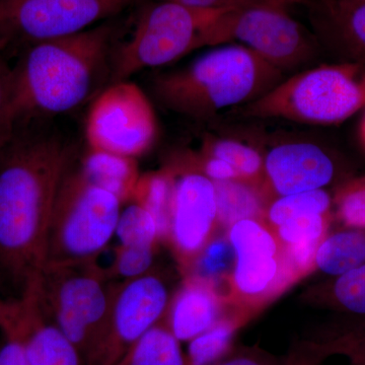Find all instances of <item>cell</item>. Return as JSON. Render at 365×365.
Returning <instances> with one entry per match:
<instances>
[{
    "label": "cell",
    "instance_id": "cell-1",
    "mask_svg": "<svg viewBox=\"0 0 365 365\" xmlns=\"http://www.w3.org/2000/svg\"><path fill=\"white\" fill-rule=\"evenodd\" d=\"M41 119L16 123L0 153V299H21L45 266L61 182L78 146Z\"/></svg>",
    "mask_w": 365,
    "mask_h": 365
},
{
    "label": "cell",
    "instance_id": "cell-2",
    "mask_svg": "<svg viewBox=\"0 0 365 365\" xmlns=\"http://www.w3.org/2000/svg\"><path fill=\"white\" fill-rule=\"evenodd\" d=\"M117 35L106 23L24 48L13 66L16 123L66 114L111 85Z\"/></svg>",
    "mask_w": 365,
    "mask_h": 365
},
{
    "label": "cell",
    "instance_id": "cell-3",
    "mask_svg": "<svg viewBox=\"0 0 365 365\" xmlns=\"http://www.w3.org/2000/svg\"><path fill=\"white\" fill-rule=\"evenodd\" d=\"M284 78L248 48L222 45L188 66L155 76L151 90L165 109L204 121L253 103Z\"/></svg>",
    "mask_w": 365,
    "mask_h": 365
},
{
    "label": "cell",
    "instance_id": "cell-4",
    "mask_svg": "<svg viewBox=\"0 0 365 365\" xmlns=\"http://www.w3.org/2000/svg\"><path fill=\"white\" fill-rule=\"evenodd\" d=\"M365 108V67L351 62L312 66L285 78L253 103L230 113L307 125L342 123Z\"/></svg>",
    "mask_w": 365,
    "mask_h": 365
},
{
    "label": "cell",
    "instance_id": "cell-5",
    "mask_svg": "<svg viewBox=\"0 0 365 365\" xmlns=\"http://www.w3.org/2000/svg\"><path fill=\"white\" fill-rule=\"evenodd\" d=\"M79 158L57 193L45 265L93 260L116 232L123 200L91 182L79 167Z\"/></svg>",
    "mask_w": 365,
    "mask_h": 365
},
{
    "label": "cell",
    "instance_id": "cell-6",
    "mask_svg": "<svg viewBox=\"0 0 365 365\" xmlns=\"http://www.w3.org/2000/svg\"><path fill=\"white\" fill-rule=\"evenodd\" d=\"M225 9H195L160 1L146 7L130 39L117 48L111 83L137 72L173 63L200 48L210 47V34Z\"/></svg>",
    "mask_w": 365,
    "mask_h": 365
},
{
    "label": "cell",
    "instance_id": "cell-7",
    "mask_svg": "<svg viewBox=\"0 0 365 365\" xmlns=\"http://www.w3.org/2000/svg\"><path fill=\"white\" fill-rule=\"evenodd\" d=\"M113 288L93 260L47 264L41 272L39 292L46 311L86 362L104 329Z\"/></svg>",
    "mask_w": 365,
    "mask_h": 365
},
{
    "label": "cell",
    "instance_id": "cell-8",
    "mask_svg": "<svg viewBox=\"0 0 365 365\" xmlns=\"http://www.w3.org/2000/svg\"><path fill=\"white\" fill-rule=\"evenodd\" d=\"M235 42L278 71L299 72L323 52L312 31L294 20L287 7L253 6L225 9L212 26L210 47Z\"/></svg>",
    "mask_w": 365,
    "mask_h": 365
},
{
    "label": "cell",
    "instance_id": "cell-9",
    "mask_svg": "<svg viewBox=\"0 0 365 365\" xmlns=\"http://www.w3.org/2000/svg\"><path fill=\"white\" fill-rule=\"evenodd\" d=\"M235 261L228 276V304L250 319L299 280L277 235L263 220H242L227 230Z\"/></svg>",
    "mask_w": 365,
    "mask_h": 365
},
{
    "label": "cell",
    "instance_id": "cell-10",
    "mask_svg": "<svg viewBox=\"0 0 365 365\" xmlns=\"http://www.w3.org/2000/svg\"><path fill=\"white\" fill-rule=\"evenodd\" d=\"M136 0H0V40L28 46L83 32Z\"/></svg>",
    "mask_w": 365,
    "mask_h": 365
},
{
    "label": "cell",
    "instance_id": "cell-11",
    "mask_svg": "<svg viewBox=\"0 0 365 365\" xmlns=\"http://www.w3.org/2000/svg\"><path fill=\"white\" fill-rule=\"evenodd\" d=\"M157 136L155 110L136 83H113L93 100L86 123L88 150L135 160L150 150Z\"/></svg>",
    "mask_w": 365,
    "mask_h": 365
},
{
    "label": "cell",
    "instance_id": "cell-12",
    "mask_svg": "<svg viewBox=\"0 0 365 365\" xmlns=\"http://www.w3.org/2000/svg\"><path fill=\"white\" fill-rule=\"evenodd\" d=\"M165 280L153 271L114 285L109 314L86 365H121L137 341L167 313Z\"/></svg>",
    "mask_w": 365,
    "mask_h": 365
},
{
    "label": "cell",
    "instance_id": "cell-13",
    "mask_svg": "<svg viewBox=\"0 0 365 365\" xmlns=\"http://www.w3.org/2000/svg\"><path fill=\"white\" fill-rule=\"evenodd\" d=\"M172 170L174 191L168 240L187 271L220 227L215 187L194 158L180 172Z\"/></svg>",
    "mask_w": 365,
    "mask_h": 365
},
{
    "label": "cell",
    "instance_id": "cell-14",
    "mask_svg": "<svg viewBox=\"0 0 365 365\" xmlns=\"http://www.w3.org/2000/svg\"><path fill=\"white\" fill-rule=\"evenodd\" d=\"M264 155L260 187L268 203L277 197L337 186L351 177L332 151L309 141H284Z\"/></svg>",
    "mask_w": 365,
    "mask_h": 365
},
{
    "label": "cell",
    "instance_id": "cell-15",
    "mask_svg": "<svg viewBox=\"0 0 365 365\" xmlns=\"http://www.w3.org/2000/svg\"><path fill=\"white\" fill-rule=\"evenodd\" d=\"M0 328L9 329L20 339L31 365H86L78 348L46 311L39 278L21 299L2 302Z\"/></svg>",
    "mask_w": 365,
    "mask_h": 365
},
{
    "label": "cell",
    "instance_id": "cell-16",
    "mask_svg": "<svg viewBox=\"0 0 365 365\" xmlns=\"http://www.w3.org/2000/svg\"><path fill=\"white\" fill-rule=\"evenodd\" d=\"M304 6L323 52L365 67V0H307Z\"/></svg>",
    "mask_w": 365,
    "mask_h": 365
},
{
    "label": "cell",
    "instance_id": "cell-17",
    "mask_svg": "<svg viewBox=\"0 0 365 365\" xmlns=\"http://www.w3.org/2000/svg\"><path fill=\"white\" fill-rule=\"evenodd\" d=\"M232 312L215 283L189 276L170 299L163 319L178 339L189 342Z\"/></svg>",
    "mask_w": 365,
    "mask_h": 365
},
{
    "label": "cell",
    "instance_id": "cell-18",
    "mask_svg": "<svg viewBox=\"0 0 365 365\" xmlns=\"http://www.w3.org/2000/svg\"><path fill=\"white\" fill-rule=\"evenodd\" d=\"M365 264V230L341 227L325 235L314 255V271L337 277Z\"/></svg>",
    "mask_w": 365,
    "mask_h": 365
},
{
    "label": "cell",
    "instance_id": "cell-19",
    "mask_svg": "<svg viewBox=\"0 0 365 365\" xmlns=\"http://www.w3.org/2000/svg\"><path fill=\"white\" fill-rule=\"evenodd\" d=\"M309 299L354 319H365V264L312 288Z\"/></svg>",
    "mask_w": 365,
    "mask_h": 365
},
{
    "label": "cell",
    "instance_id": "cell-20",
    "mask_svg": "<svg viewBox=\"0 0 365 365\" xmlns=\"http://www.w3.org/2000/svg\"><path fill=\"white\" fill-rule=\"evenodd\" d=\"M79 167L93 184L116 194L122 200L133 197L139 181L135 160L88 150Z\"/></svg>",
    "mask_w": 365,
    "mask_h": 365
},
{
    "label": "cell",
    "instance_id": "cell-21",
    "mask_svg": "<svg viewBox=\"0 0 365 365\" xmlns=\"http://www.w3.org/2000/svg\"><path fill=\"white\" fill-rule=\"evenodd\" d=\"M218 225L227 230L242 220H263L268 201L259 185L232 180L215 182Z\"/></svg>",
    "mask_w": 365,
    "mask_h": 365
},
{
    "label": "cell",
    "instance_id": "cell-22",
    "mask_svg": "<svg viewBox=\"0 0 365 365\" xmlns=\"http://www.w3.org/2000/svg\"><path fill=\"white\" fill-rule=\"evenodd\" d=\"M121 365H186V354L163 319L137 341Z\"/></svg>",
    "mask_w": 365,
    "mask_h": 365
},
{
    "label": "cell",
    "instance_id": "cell-23",
    "mask_svg": "<svg viewBox=\"0 0 365 365\" xmlns=\"http://www.w3.org/2000/svg\"><path fill=\"white\" fill-rule=\"evenodd\" d=\"M247 319L242 314L232 312L207 331L189 341L186 365H213L222 359L230 352L235 333Z\"/></svg>",
    "mask_w": 365,
    "mask_h": 365
},
{
    "label": "cell",
    "instance_id": "cell-24",
    "mask_svg": "<svg viewBox=\"0 0 365 365\" xmlns=\"http://www.w3.org/2000/svg\"><path fill=\"white\" fill-rule=\"evenodd\" d=\"M173 191L174 174L169 169L139 178L133 194L134 200L143 204L155 217L160 241L168 240L169 235Z\"/></svg>",
    "mask_w": 365,
    "mask_h": 365
},
{
    "label": "cell",
    "instance_id": "cell-25",
    "mask_svg": "<svg viewBox=\"0 0 365 365\" xmlns=\"http://www.w3.org/2000/svg\"><path fill=\"white\" fill-rule=\"evenodd\" d=\"M333 213V196L326 189L277 197L267 204L263 220L275 228L292 218Z\"/></svg>",
    "mask_w": 365,
    "mask_h": 365
},
{
    "label": "cell",
    "instance_id": "cell-26",
    "mask_svg": "<svg viewBox=\"0 0 365 365\" xmlns=\"http://www.w3.org/2000/svg\"><path fill=\"white\" fill-rule=\"evenodd\" d=\"M203 153L230 163L242 181L260 185L264 155L254 146L232 138L209 139L204 144Z\"/></svg>",
    "mask_w": 365,
    "mask_h": 365
},
{
    "label": "cell",
    "instance_id": "cell-27",
    "mask_svg": "<svg viewBox=\"0 0 365 365\" xmlns=\"http://www.w3.org/2000/svg\"><path fill=\"white\" fill-rule=\"evenodd\" d=\"M115 235L120 246L155 247L160 241L155 217L136 200L122 209Z\"/></svg>",
    "mask_w": 365,
    "mask_h": 365
},
{
    "label": "cell",
    "instance_id": "cell-28",
    "mask_svg": "<svg viewBox=\"0 0 365 365\" xmlns=\"http://www.w3.org/2000/svg\"><path fill=\"white\" fill-rule=\"evenodd\" d=\"M235 254L227 235H215L204 247L187 272L189 276L211 281L220 287V282L227 281L234 266Z\"/></svg>",
    "mask_w": 365,
    "mask_h": 365
},
{
    "label": "cell",
    "instance_id": "cell-29",
    "mask_svg": "<svg viewBox=\"0 0 365 365\" xmlns=\"http://www.w3.org/2000/svg\"><path fill=\"white\" fill-rule=\"evenodd\" d=\"M332 196L334 220L341 227L365 230V175L347 178Z\"/></svg>",
    "mask_w": 365,
    "mask_h": 365
},
{
    "label": "cell",
    "instance_id": "cell-30",
    "mask_svg": "<svg viewBox=\"0 0 365 365\" xmlns=\"http://www.w3.org/2000/svg\"><path fill=\"white\" fill-rule=\"evenodd\" d=\"M333 220V213L302 215L287 220L273 230L282 247L319 245L331 230Z\"/></svg>",
    "mask_w": 365,
    "mask_h": 365
},
{
    "label": "cell",
    "instance_id": "cell-31",
    "mask_svg": "<svg viewBox=\"0 0 365 365\" xmlns=\"http://www.w3.org/2000/svg\"><path fill=\"white\" fill-rule=\"evenodd\" d=\"M319 342L327 356L341 355L351 365H365V319H353L351 323Z\"/></svg>",
    "mask_w": 365,
    "mask_h": 365
},
{
    "label": "cell",
    "instance_id": "cell-32",
    "mask_svg": "<svg viewBox=\"0 0 365 365\" xmlns=\"http://www.w3.org/2000/svg\"><path fill=\"white\" fill-rule=\"evenodd\" d=\"M155 247L120 246L112 266L113 274L125 280L150 272L155 261Z\"/></svg>",
    "mask_w": 365,
    "mask_h": 365
},
{
    "label": "cell",
    "instance_id": "cell-33",
    "mask_svg": "<svg viewBox=\"0 0 365 365\" xmlns=\"http://www.w3.org/2000/svg\"><path fill=\"white\" fill-rule=\"evenodd\" d=\"M16 126L13 98V66L0 53V153L13 137Z\"/></svg>",
    "mask_w": 365,
    "mask_h": 365
},
{
    "label": "cell",
    "instance_id": "cell-34",
    "mask_svg": "<svg viewBox=\"0 0 365 365\" xmlns=\"http://www.w3.org/2000/svg\"><path fill=\"white\" fill-rule=\"evenodd\" d=\"M327 359L319 341H302L292 346L280 365H322Z\"/></svg>",
    "mask_w": 365,
    "mask_h": 365
},
{
    "label": "cell",
    "instance_id": "cell-35",
    "mask_svg": "<svg viewBox=\"0 0 365 365\" xmlns=\"http://www.w3.org/2000/svg\"><path fill=\"white\" fill-rule=\"evenodd\" d=\"M182 6L203 9H234L253 6H278L287 7L278 0H160Z\"/></svg>",
    "mask_w": 365,
    "mask_h": 365
},
{
    "label": "cell",
    "instance_id": "cell-36",
    "mask_svg": "<svg viewBox=\"0 0 365 365\" xmlns=\"http://www.w3.org/2000/svg\"><path fill=\"white\" fill-rule=\"evenodd\" d=\"M277 359L264 350L257 347L242 348L230 351L222 359L213 365H280Z\"/></svg>",
    "mask_w": 365,
    "mask_h": 365
},
{
    "label": "cell",
    "instance_id": "cell-37",
    "mask_svg": "<svg viewBox=\"0 0 365 365\" xmlns=\"http://www.w3.org/2000/svg\"><path fill=\"white\" fill-rule=\"evenodd\" d=\"M0 365H31L20 339L6 328H0Z\"/></svg>",
    "mask_w": 365,
    "mask_h": 365
},
{
    "label": "cell",
    "instance_id": "cell-38",
    "mask_svg": "<svg viewBox=\"0 0 365 365\" xmlns=\"http://www.w3.org/2000/svg\"><path fill=\"white\" fill-rule=\"evenodd\" d=\"M194 162L199 170L213 182L241 180L237 170L220 158L202 153L200 157L194 158Z\"/></svg>",
    "mask_w": 365,
    "mask_h": 365
},
{
    "label": "cell",
    "instance_id": "cell-39",
    "mask_svg": "<svg viewBox=\"0 0 365 365\" xmlns=\"http://www.w3.org/2000/svg\"><path fill=\"white\" fill-rule=\"evenodd\" d=\"M278 1L284 4V6H287V7L297 6V4L304 6V4H306V0H278Z\"/></svg>",
    "mask_w": 365,
    "mask_h": 365
},
{
    "label": "cell",
    "instance_id": "cell-40",
    "mask_svg": "<svg viewBox=\"0 0 365 365\" xmlns=\"http://www.w3.org/2000/svg\"><path fill=\"white\" fill-rule=\"evenodd\" d=\"M359 136L360 140H361V143L364 144L365 148V115L364 119H362L361 123H360Z\"/></svg>",
    "mask_w": 365,
    "mask_h": 365
},
{
    "label": "cell",
    "instance_id": "cell-41",
    "mask_svg": "<svg viewBox=\"0 0 365 365\" xmlns=\"http://www.w3.org/2000/svg\"><path fill=\"white\" fill-rule=\"evenodd\" d=\"M6 49V45L0 40V53L4 52Z\"/></svg>",
    "mask_w": 365,
    "mask_h": 365
},
{
    "label": "cell",
    "instance_id": "cell-42",
    "mask_svg": "<svg viewBox=\"0 0 365 365\" xmlns=\"http://www.w3.org/2000/svg\"><path fill=\"white\" fill-rule=\"evenodd\" d=\"M1 304H2V299H0V307H1Z\"/></svg>",
    "mask_w": 365,
    "mask_h": 365
}]
</instances>
